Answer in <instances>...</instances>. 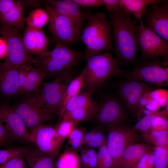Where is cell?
Here are the masks:
<instances>
[{"mask_svg": "<svg viewBox=\"0 0 168 168\" xmlns=\"http://www.w3.org/2000/svg\"><path fill=\"white\" fill-rule=\"evenodd\" d=\"M124 77L159 87L168 85V74L158 57L144 61L131 71H126Z\"/></svg>", "mask_w": 168, "mask_h": 168, "instance_id": "obj_8", "label": "cell"}, {"mask_svg": "<svg viewBox=\"0 0 168 168\" xmlns=\"http://www.w3.org/2000/svg\"><path fill=\"white\" fill-rule=\"evenodd\" d=\"M81 162L77 152L65 149L56 161V168H80Z\"/></svg>", "mask_w": 168, "mask_h": 168, "instance_id": "obj_29", "label": "cell"}, {"mask_svg": "<svg viewBox=\"0 0 168 168\" xmlns=\"http://www.w3.org/2000/svg\"><path fill=\"white\" fill-rule=\"evenodd\" d=\"M106 10L109 13L118 9L119 0H103Z\"/></svg>", "mask_w": 168, "mask_h": 168, "instance_id": "obj_45", "label": "cell"}, {"mask_svg": "<svg viewBox=\"0 0 168 168\" xmlns=\"http://www.w3.org/2000/svg\"><path fill=\"white\" fill-rule=\"evenodd\" d=\"M84 56L81 52L71 49L56 41L55 48L33 58L35 67L45 77L55 78L72 70Z\"/></svg>", "mask_w": 168, "mask_h": 168, "instance_id": "obj_3", "label": "cell"}, {"mask_svg": "<svg viewBox=\"0 0 168 168\" xmlns=\"http://www.w3.org/2000/svg\"><path fill=\"white\" fill-rule=\"evenodd\" d=\"M77 126L71 120L62 119L59 120L55 128L58 136L65 140L68 138L73 130Z\"/></svg>", "mask_w": 168, "mask_h": 168, "instance_id": "obj_35", "label": "cell"}, {"mask_svg": "<svg viewBox=\"0 0 168 168\" xmlns=\"http://www.w3.org/2000/svg\"><path fill=\"white\" fill-rule=\"evenodd\" d=\"M110 14L116 58L119 63H131L136 58L139 21L122 9Z\"/></svg>", "mask_w": 168, "mask_h": 168, "instance_id": "obj_1", "label": "cell"}, {"mask_svg": "<svg viewBox=\"0 0 168 168\" xmlns=\"http://www.w3.org/2000/svg\"><path fill=\"white\" fill-rule=\"evenodd\" d=\"M81 40L85 46L84 56L87 61L94 55L112 50V27L105 12L91 14L82 29Z\"/></svg>", "mask_w": 168, "mask_h": 168, "instance_id": "obj_2", "label": "cell"}, {"mask_svg": "<svg viewBox=\"0 0 168 168\" xmlns=\"http://www.w3.org/2000/svg\"><path fill=\"white\" fill-rule=\"evenodd\" d=\"M29 148V146H19L0 150V164L16 157H22L25 159Z\"/></svg>", "mask_w": 168, "mask_h": 168, "instance_id": "obj_32", "label": "cell"}, {"mask_svg": "<svg viewBox=\"0 0 168 168\" xmlns=\"http://www.w3.org/2000/svg\"><path fill=\"white\" fill-rule=\"evenodd\" d=\"M155 161L153 151H151L147 164V168H154Z\"/></svg>", "mask_w": 168, "mask_h": 168, "instance_id": "obj_47", "label": "cell"}, {"mask_svg": "<svg viewBox=\"0 0 168 168\" xmlns=\"http://www.w3.org/2000/svg\"><path fill=\"white\" fill-rule=\"evenodd\" d=\"M20 67L12 66L4 61L0 63V93L9 97L20 93L18 76Z\"/></svg>", "mask_w": 168, "mask_h": 168, "instance_id": "obj_20", "label": "cell"}, {"mask_svg": "<svg viewBox=\"0 0 168 168\" xmlns=\"http://www.w3.org/2000/svg\"><path fill=\"white\" fill-rule=\"evenodd\" d=\"M159 0H119L118 8L124 10L139 20L151 3L160 2Z\"/></svg>", "mask_w": 168, "mask_h": 168, "instance_id": "obj_23", "label": "cell"}, {"mask_svg": "<svg viewBox=\"0 0 168 168\" xmlns=\"http://www.w3.org/2000/svg\"><path fill=\"white\" fill-rule=\"evenodd\" d=\"M152 89V86L146 83L126 78L118 84L117 96L126 110L139 115L140 99L145 92Z\"/></svg>", "mask_w": 168, "mask_h": 168, "instance_id": "obj_14", "label": "cell"}, {"mask_svg": "<svg viewBox=\"0 0 168 168\" xmlns=\"http://www.w3.org/2000/svg\"><path fill=\"white\" fill-rule=\"evenodd\" d=\"M118 60L113 56L111 51L93 56L87 61L84 72L83 90L92 93L112 76L124 77L126 71L119 67Z\"/></svg>", "mask_w": 168, "mask_h": 168, "instance_id": "obj_4", "label": "cell"}, {"mask_svg": "<svg viewBox=\"0 0 168 168\" xmlns=\"http://www.w3.org/2000/svg\"><path fill=\"white\" fill-rule=\"evenodd\" d=\"M22 42L26 51L29 54L41 56L47 51L50 43L44 31L26 27L22 35Z\"/></svg>", "mask_w": 168, "mask_h": 168, "instance_id": "obj_19", "label": "cell"}, {"mask_svg": "<svg viewBox=\"0 0 168 168\" xmlns=\"http://www.w3.org/2000/svg\"><path fill=\"white\" fill-rule=\"evenodd\" d=\"M106 145L113 161L112 168H118L122 154L129 145L137 140V130L123 126L108 128Z\"/></svg>", "mask_w": 168, "mask_h": 168, "instance_id": "obj_9", "label": "cell"}, {"mask_svg": "<svg viewBox=\"0 0 168 168\" xmlns=\"http://www.w3.org/2000/svg\"><path fill=\"white\" fill-rule=\"evenodd\" d=\"M151 94L152 98L161 107L165 106L168 104V91L164 89H157L153 90Z\"/></svg>", "mask_w": 168, "mask_h": 168, "instance_id": "obj_39", "label": "cell"}, {"mask_svg": "<svg viewBox=\"0 0 168 168\" xmlns=\"http://www.w3.org/2000/svg\"><path fill=\"white\" fill-rule=\"evenodd\" d=\"M149 146L143 143L129 145L122 154L118 168H133L149 150Z\"/></svg>", "mask_w": 168, "mask_h": 168, "instance_id": "obj_21", "label": "cell"}, {"mask_svg": "<svg viewBox=\"0 0 168 168\" xmlns=\"http://www.w3.org/2000/svg\"><path fill=\"white\" fill-rule=\"evenodd\" d=\"M49 16L46 9L36 8L32 11L26 19V27L41 29L48 21Z\"/></svg>", "mask_w": 168, "mask_h": 168, "instance_id": "obj_27", "label": "cell"}, {"mask_svg": "<svg viewBox=\"0 0 168 168\" xmlns=\"http://www.w3.org/2000/svg\"><path fill=\"white\" fill-rule=\"evenodd\" d=\"M21 31L17 28L0 25V34L7 49L4 61L13 66L21 67L33 62V58L24 48Z\"/></svg>", "mask_w": 168, "mask_h": 168, "instance_id": "obj_7", "label": "cell"}, {"mask_svg": "<svg viewBox=\"0 0 168 168\" xmlns=\"http://www.w3.org/2000/svg\"><path fill=\"white\" fill-rule=\"evenodd\" d=\"M49 16V31L56 41L68 47L81 40L82 30L68 17L56 11L49 4H44Z\"/></svg>", "mask_w": 168, "mask_h": 168, "instance_id": "obj_5", "label": "cell"}, {"mask_svg": "<svg viewBox=\"0 0 168 168\" xmlns=\"http://www.w3.org/2000/svg\"><path fill=\"white\" fill-rule=\"evenodd\" d=\"M25 7L24 1L0 0L1 26L22 30L25 24Z\"/></svg>", "mask_w": 168, "mask_h": 168, "instance_id": "obj_17", "label": "cell"}, {"mask_svg": "<svg viewBox=\"0 0 168 168\" xmlns=\"http://www.w3.org/2000/svg\"><path fill=\"white\" fill-rule=\"evenodd\" d=\"M29 139L39 150L55 159L65 141L58 136L55 127L45 124L31 129Z\"/></svg>", "mask_w": 168, "mask_h": 168, "instance_id": "obj_10", "label": "cell"}, {"mask_svg": "<svg viewBox=\"0 0 168 168\" xmlns=\"http://www.w3.org/2000/svg\"><path fill=\"white\" fill-rule=\"evenodd\" d=\"M92 94L90 92L83 90L71 98L59 112L58 114L59 120L66 114L92 102L93 101L91 98Z\"/></svg>", "mask_w": 168, "mask_h": 168, "instance_id": "obj_25", "label": "cell"}, {"mask_svg": "<svg viewBox=\"0 0 168 168\" xmlns=\"http://www.w3.org/2000/svg\"><path fill=\"white\" fill-rule=\"evenodd\" d=\"M147 110L152 111H156L161 108L158 103L152 99L145 106Z\"/></svg>", "mask_w": 168, "mask_h": 168, "instance_id": "obj_46", "label": "cell"}, {"mask_svg": "<svg viewBox=\"0 0 168 168\" xmlns=\"http://www.w3.org/2000/svg\"><path fill=\"white\" fill-rule=\"evenodd\" d=\"M84 75L83 70L80 74L73 78L69 82L65 91L59 112L71 98L77 95L81 91L83 86Z\"/></svg>", "mask_w": 168, "mask_h": 168, "instance_id": "obj_28", "label": "cell"}, {"mask_svg": "<svg viewBox=\"0 0 168 168\" xmlns=\"http://www.w3.org/2000/svg\"><path fill=\"white\" fill-rule=\"evenodd\" d=\"M0 119L5 124L13 141L27 145L30 142V132L21 117L12 107L8 104H0Z\"/></svg>", "mask_w": 168, "mask_h": 168, "instance_id": "obj_16", "label": "cell"}, {"mask_svg": "<svg viewBox=\"0 0 168 168\" xmlns=\"http://www.w3.org/2000/svg\"><path fill=\"white\" fill-rule=\"evenodd\" d=\"M99 107V103L93 101L89 104L66 114L60 119H70L77 125L80 122L94 119Z\"/></svg>", "mask_w": 168, "mask_h": 168, "instance_id": "obj_24", "label": "cell"}, {"mask_svg": "<svg viewBox=\"0 0 168 168\" xmlns=\"http://www.w3.org/2000/svg\"><path fill=\"white\" fill-rule=\"evenodd\" d=\"M168 105L166 106L164 110L154 111H151L150 114L146 115L140 119L135 124L134 128L137 130H140L143 133L151 129L152 121L155 117L160 116L167 119L168 115Z\"/></svg>", "mask_w": 168, "mask_h": 168, "instance_id": "obj_30", "label": "cell"}, {"mask_svg": "<svg viewBox=\"0 0 168 168\" xmlns=\"http://www.w3.org/2000/svg\"><path fill=\"white\" fill-rule=\"evenodd\" d=\"M84 134L82 129L75 128L68 138V140L65 146V149L76 152L79 151L82 147Z\"/></svg>", "mask_w": 168, "mask_h": 168, "instance_id": "obj_34", "label": "cell"}, {"mask_svg": "<svg viewBox=\"0 0 168 168\" xmlns=\"http://www.w3.org/2000/svg\"><path fill=\"white\" fill-rule=\"evenodd\" d=\"M139 21L138 44L142 59L146 61L159 56L168 57V42L144 26L141 19Z\"/></svg>", "mask_w": 168, "mask_h": 168, "instance_id": "obj_12", "label": "cell"}, {"mask_svg": "<svg viewBox=\"0 0 168 168\" xmlns=\"http://www.w3.org/2000/svg\"><path fill=\"white\" fill-rule=\"evenodd\" d=\"M45 77L43 74L33 67L31 63L30 64L22 93L26 94L37 92Z\"/></svg>", "mask_w": 168, "mask_h": 168, "instance_id": "obj_26", "label": "cell"}, {"mask_svg": "<svg viewBox=\"0 0 168 168\" xmlns=\"http://www.w3.org/2000/svg\"><path fill=\"white\" fill-rule=\"evenodd\" d=\"M145 141L155 147H168V131H158L150 130L143 133Z\"/></svg>", "mask_w": 168, "mask_h": 168, "instance_id": "obj_31", "label": "cell"}, {"mask_svg": "<svg viewBox=\"0 0 168 168\" xmlns=\"http://www.w3.org/2000/svg\"><path fill=\"white\" fill-rule=\"evenodd\" d=\"M71 70L41 85L37 94L45 110L49 114H58L66 87L73 79Z\"/></svg>", "mask_w": 168, "mask_h": 168, "instance_id": "obj_6", "label": "cell"}, {"mask_svg": "<svg viewBox=\"0 0 168 168\" xmlns=\"http://www.w3.org/2000/svg\"><path fill=\"white\" fill-rule=\"evenodd\" d=\"M79 151L84 168H97V152L94 148L82 146Z\"/></svg>", "mask_w": 168, "mask_h": 168, "instance_id": "obj_33", "label": "cell"}, {"mask_svg": "<svg viewBox=\"0 0 168 168\" xmlns=\"http://www.w3.org/2000/svg\"><path fill=\"white\" fill-rule=\"evenodd\" d=\"M0 168H27L25 160L22 157L14 158L6 162L0 164Z\"/></svg>", "mask_w": 168, "mask_h": 168, "instance_id": "obj_41", "label": "cell"}, {"mask_svg": "<svg viewBox=\"0 0 168 168\" xmlns=\"http://www.w3.org/2000/svg\"><path fill=\"white\" fill-rule=\"evenodd\" d=\"M141 18L143 25L168 42V1L150 4Z\"/></svg>", "mask_w": 168, "mask_h": 168, "instance_id": "obj_13", "label": "cell"}, {"mask_svg": "<svg viewBox=\"0 0 168 168\" xmlns=\"http://www.w3.org/2000/svg\"><path fill=\"white\" fill-rule=\"evenodd\" d=\"M49 4L56 11L73 21L82 30L91 12L82 11L72 0H49Z\"/></svg>", "mask_w": 168, "mask_h": 168, "instance_id": "obj_18", "label": "cell"}, {"mask_svg": "<svg viewBox=\"0 0 168 168\" xmlns=\"http://www.w3.org/2000/svg\"><path fill=\"white\" fill-rule=\"evenodd\" d=\"M168 121L167 119L160 116L155 117L153 119L151 130L158 131L168 130Z\"/></svg>", "mask_w": 168, "mask_h": 168, "instance_id": "obj_40", "label": "cell"}, {"mask_svg": "<svg viewBox=\"0 0 168 168\" xmlns=\"http://www.w3.org/2000/svg\"><path fill=\"white\" fill-rule=\"evenodd\" d=\"M12 107L30 130L52 118L44 109L37 93L27 97Z\"/></svg>", "mask_w": 168, "mask_h": 168, "instance_id": "obj_11", "label": "cell"}, {"mask_svg": "<svg viewBox=\"0 0 168 168\" xmlns=\"http://www.w3.org/2000/svg\"><path fill=\"white\" fill-rule=\"evenodd\" d=\"M155 161L154 168H168V147H155Z\"/></svg>", "mask_w": 168, "mask_h": 168, "instance_id": "obj_36", "label": "cell"}, {"mask_svg": "<svg viewBox=\"0 0 168 168\" xmlns=\"http://www.w3.org/2000/svg\"><path fill=\"white\" fill-rule=\"evenodd\" d=\"M106 143L98 148L97 168H112L113 161L107 150Z\"/></svg>", "mask_w": 168, "mask_h": 168, "instance_id": "obj_37", "label": "cell"}, {"mask_svg": "<svg viewBox=\"0 0 168 168\" xmlns=\"http://www.w3.org/2000/svg\"><path fill=\"white\" fill-rule=\"evenodd\" d=\"M25 159L29 168H56L55 159L42 152L35 146H29Z\"/></svg>", "mask_w": 168, "mask_h": 168, "instance_id": "obj_22", "label": "cell"}, {"mask_svg": "<svg viewBox=\"0 0 168 168\" xmlns=\"http://www.w3.org/2000/svg\"><path fill=\"white\" fill-rule=\"evenodd\" d=\"M127 117L126 110L117 96H111L99 104L94 118L99 124L109 128L123 126Z\"/></svg>", "mask_w": 168, "mask_h": 168, "instance_id": "obj_15", "label": "cell"}, {"mask_svg": "<svg viewBox=\"0 0 168 168\" xmlns=\"http://www.w3.org/2000/svg\"><path fill=\"white\" fill-rule=\"evenodd\" d=\"M78 6L96 7L104 5L103 0H72Z\"/></svg>", "mask_w": 168, "mask_h": 168, "instance_id": "obj_44", "label": "cell"}, {"mask_svg": "<svg viewBox=\"0 0 168 168\" xmlns=\"http://www.w3.org/2000/svg\"><path fill=\"white\" fill-rule=\"evenodd\" d=\"M28 63L21 66L18 76V85L20 92L22 93L26 79L28 68L30 64Z\"/></svg>", "mask_w": 168, "mask_h": 168, "instance_id": "obj_43", "label": "cell"}, {"mask_svg": "<svg viewBox=\"0 0 168 168\" xmlns=\"http://www.w3.org/2000/svg\"><path fill=\"white\" fill-rule=\"evenodd\" d=\"M106 142V139L104 133L100 130L96 129L91 139L85 147L98 149Z\"/></svg>", "mask_w": 168, "mask_h": 168, "instance_id": "obj_38", "label": "cell"}, {"mask_svg": "<svg viewBox=\"0 0 168 168\" xmlns=\"http://www.w3.org/2000/svg\"><path fill=\"white\" fill-rule=\"evenodd\" d=\"M12 141L8 131L0 119V147L8 145Z\"/></svg>", "mask_w": 168, "mask_h": 168, "instance_id": "obj_42", "label": "cell"}]
</instances>
